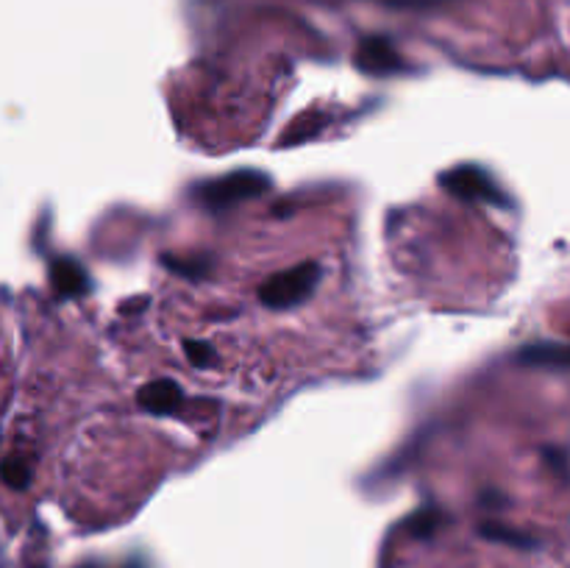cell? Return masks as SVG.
I'll use <instances>...</instances> for the list:
<instances>
[{"label":"cell","instance_id":"obj_3","mask_svg":"<svg viewBox=\"0 0 570 568\" xmlns=\"http://www.w3.org/2000/svg\"><path fill=\"white\" fill-rule=\"evenodd\" d=\"M443 187L449 189L451 195L465 200H488V204L507 206L504 189L482 170V167H456V170L445 173Z\"/></svg>","mask_w":570,"mask_h":568},{"label":"cell","instance_id":"obj_4","mask_svg":"<svg viewBox=\"0 0 570 568\" xmlns=\"http://www.w3.org/2000/svg\"><path fill=\"white\" fill-rule=\"evenodd\" d=\"M356 65H360V70L373 72V76H387V72H399L404 61H401V56L395 53L387 39L371 37L356 50Z\"/></svg>","mask_w":570,"mask_h":568},{"label":"cell","instance_id":"obj_8","mask_svg":"<svg viewBox=\"0 0 570 568\" xmlns=\"http://www.w3.org/2000/svg\"><path fill=\"white\" fill-rule=\"evenodd\" d=\"M479 532H482L484 538H490V540H499V543L518 546V549H532V546H534V538L518 532V529L501 527V523H482V527H479Z\"/></svg>","mask_w":570,"mask_h":568},{"label":"cell","instance_id":"obj_10","mask_svg":"<svg viewBox=\"0 0 570 568\" xmlns=\"http://www.w3.org/2000/svg\"><path fill=\"white\" fill-rule=\"evenodd\" d=\"M184 354L193 362L195 368H212L215 365V351L209 343H200V340H184Z\"/></svg>","mask_w":570,"mask_h":568},{"label":"cell","instance_id":"obj_7","mask_svg":"<svg viewBox=\"0 0 570 568\" xmlns=\"http://www.w3.org/2000/svg\"><path fill=\"white\" fill-rule=\"evenodd\" d=\"M50 282H53L56 293L67 295V298H76L89 290L87 273L76 259H56L50 265Z\"/></svg>","mask_w":570,"mask_h":568},{"label":"cell","instance_id":"obj_2","mask_svg":"<svg viewBox=\"0 0 570 568\" xmlns=\"http://www.w3.org/2000/svg\"><path fill=\"white\" fill-rule=\"evenodd\" d=\"M271 187V178L262 176L256 170H234L228 176L212 178L195 187V195L204 206L209 209H228V206L239 204V200H248L262 195Z\"/></svg>","mask_w":570,"mask_h":568},{"label":"cell","instance_id":"obj_6","mask_svg":"<svg viewBox=\"0 0 570 568\" xmlns=\"http://www.w3.org/2000/svg\"><path fill=\"white\" fill-rule=\"evenodd\" d=\"M518 365L527 368H570L568 343H534L518 351Z\"/></svg>","mask_w":570,"mask_h":568},{"label":"cell","instance_id":"obj_11","mask_svg":"<svg viewBox=\"0 0 570 568\" xmlns=\"http://www.w3.org/2000/svg\"><path fill=\"white\" fill-rule=\"evenodd\" d=\"M3 479H6V484H9V488H14V490L28 488V482H31V468H28L26 462L9 457V460H6V466H3Z\"/></svg>","mask_w":570,"mask_h":568},{"label":"cell","instance_id":"obj_9","mask_svg":"<svg viewBox=\"0 0 570 568\" xmlns=\"http://www.w3.org/2000/svg\"><path fill=\"white\" fill-rule=\"evenodd\" d=\"M440 523H443V512L426 507V510L415 512V516L406 521V532L415 535V538H432V535L440 529Z\"/></svg>","mask_w":570,"mask_h":568},{"label":"cell","instance_id":"obj_5","mask_svg":"<svg viewBox=\"0 0 570 568\" xmlns=\"http://www.w3.org/2000/svg\"><path fill=\"white\" fill-rule=\"evenodd\" d=\"M139 407L150 415H170L181 404V388L173 379H154L137 393Z\"/></svg>","mask_w":570,"mask_h":568},{"label":"cell","instance_id":"obj_1","mask_svg":"<svg viewBox=\"0 0 570 568\" xmlns=\"http://www.w3.org/2000/svg\"><path fill=\"white\" fill-rule=\"evenodd\" d=\"M321 265L317 262H301V265L287 267L282 273H273L259 287V301L267 310H287L298 306L312 295V290L321 282Z\"/></svg>","mask_w":570,"mask_h":568}]
</instances>
